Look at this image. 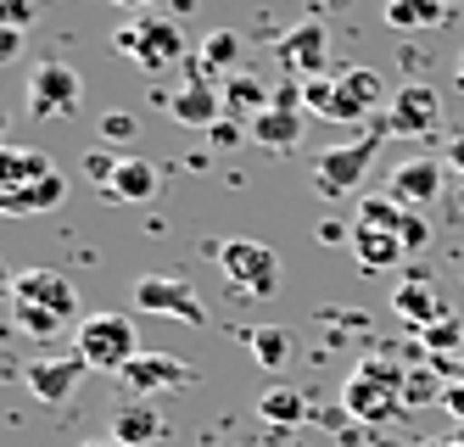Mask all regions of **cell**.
<instances>
[{"label": "cell", "mask_w": 464, "mask_h": 447, "mask_svg": "<svg viewBox=\"0 0 464 447\" xmlns=\"http://www.w3.org/2000/svg\"><path fill=\"white\" fill-rule=\"evenodd\" d=\"M62 196H68V180H62V168L45 151H28V146L0 151V208L12 219L51 213V208H62Z\"/></svg>", "instance_id": "obj_1"}, {"label": "cell", "mask_w": 464, "mask_h": 447, "mask_svg": "<svg viewBox=\"0 0 464 447\" xmlns=\"http://www.w3.org/2000/svg\"><path fill=\"white\" fill-rule=\"evenodd\" d=\"M381 90H386L381 73H370V67H347L342 79H308L303 84V107L330 118V123H358V118L375 112Z\"/></svg>", "instance_id": "obj_2"}, {"label": "cell", "mask_w": 464, "mask_h": 447, "mask_svg": "<svg viewBox=\"0 0 464 447\" xmlns=\"http://www.w3.org/2000/svg\"><path fill=\"white\" fill-rule=\"evenodd\" d=\"M73 358H84L90 369L102 374H123L129 364L140 358V335L129 314H90L73 330Z\"/></svg>", "instance_id": "obj_3"}, {"label": "cell", "mask_w": 464, "mask_h": 447, "mask_svg": "<svg viewBox=\"0 0 464 447\" xmlns=\"http://www.w3.org/2000/svg\"><path fill=\"white\" fill-rule=\"evenodd\" d=\"M403 386H409V374H397L392 364H381V358H370L353 381H347V414L353 420H363V425H386L397 408H403Z\"/></svg>", "instance_id": "obj_4"}, {"label": "cell", "mask_w": 464, "mask_h": 447, "mask_svg": "<svg viewBox=\"0 0 464 447\" xmlns=\"http://www.w3.org/2000/svg\"><path fill=\"white\" fill-rule=\"evenodd\" d=\"M135 307L140 314H157V319H174V325H190V330L208 325L202 296H196V286L179 280V274H140L135 280Z\"/></svg>", "instance_id": "obj_5"}, {"label": "cell", "mask_w": 464, "mask_h": 447, "mask_svg": "<svg viewBox=\"0 0 464 447\" xmlns=\"http://www.w3.org/2000/svg\"><path fill=\"white\" fill-rule=\"evenodd\" d=\"M218 268L241 296H275L280 291V258L263 247V240H224Z\"/></svg>", "instance_id": "obj_6"}, {"label": "cell", "mask_w": 464, "mask_h": 447, "mask_svg": "<svg viewBox=\"0 0 464 447\" xmlns=\"http://www.w3.org/2000/svg\"><path fill=\"white\" fill-rule=\"evenodd\" d=\"M118 56H135L146 73H169L174 62H185V34H179V23H169V17H146V23H135V28H123L118 34Z\"/></svg>", "instance_id": "obj_7"}, {"label": "cell", "mask_w": 464, "mask_h": 447, "mask_svg": "<svg viewBox=\"0 0 464 447\" xmlns=\"http://www.w3.org/2000/svg\"><path fill=\"white\" fill-rule=\"evenodd\" d=\"M79 95H84V79L73 73L68 62L45 56V62L28 67V112H34V118H68V112H79Z\"/></svg>", "instance_id": "obj_8"}, {"label": "cell", "mask_w": 464, "mask_h": 447, "mask_svg": "<svg viewBox=\"0 0 464 447\" xmlns=\"http://www.w3.org/2000/svg\"><path fill=\"white\" fill-rule=\"evenodd\" d=\"M381 151V134H363V141H347V146H330L314 157V185L324 196H353L363 185V174H370V162Z\"/></svg>", "instance_id": "obj_9"}, {"label": "cell", "mask_w": 464, "mask_h": 447, "mask_svg": "<svg viewBox=\"0 0 464 447\" xmlns=\"http://www.w3.org/2000/svg\"><path fill=\"white\" fill-rule=\"evenodd\" d=\"M303 112H308L303 107V84H280L275 101H269V112H257L246 134H252L263 151H291L296 141H303V123H308Z\"/></svg>", "instance_id": "obj_10"}, {"label": "cell", "mask_w": 464, "mask_h": 447, "mask_svg": "<svg viewBox=\"0 0 464 447\" xmlns=\"http://www.w3.org/2000/svg\"><path fill=\"white\" fill-rule=\"evenodd\" d=\"M12 302L40 307V314H56L62 325L79 314V291H73L68 274H56V268H28V274H17V280H12Z\"/></svg>", "instance_id": "obj_11"}, {"label": "cell", "mask_w": 464, "mask_h": 447, "mask_svg": "<svg viewBox=\"0 0 464 447\" xmlns=\"http://www.w3.org/2000/svg\"><path fill=\"white\" fill-rule=\"evenodd\" d=\"M324 62H330V40H324V28H319L314 17L280 34V67L291 73V84L324 79Z\"/></svg>", "instance_id": "obj_12"}, {"label": "cell", "mask_w": 464, "mask_h": 447, "mask_svg": "<svg viewBox=\"0 0 464 447\" xmlns=\"http://www.w3.org/2000/svg\"><path fill=\"white\" fill-rule=\"evenodd\" d=\"M118 381L135 392V397H146V403H151L162 386H190V381H196V369H190V364H179L174 353H140L135 364L118 374Z\"/></svg>", "instance_id": "obj_13"}, {"label": "cell", "mask_w": 464, "mask_h": 447, "mask_svg": "<svg viewBox=\"0 0 464 447\" xmlns=\"http://www.w3.org/2000/svg\"><path fill=\"white\" fill-rule=\"evenodd\" d=\"M162 107H169V118L185 123V129H213V123L224 118V90H218L208 73H196L185 90H174L169 101H162Z\"/></svg>", "instance_id": "obj_14"}, {"label": "cell", "mask_w": 464, "mask_h": 447, "mask_svg": "<svg viewBox=\"0 0 464 447\" xmlns=\"http://www.w3.org/2000/svg\"><path fill=\"white\" fill-rule=\"evenodd\" d=\"M84 358H40V364H28V392H34L40 403H51V408H62V403H73V392H79V381H84Z\"/></svg>", "instance_id": "obj_15"}, {"label": "cell", "mask_w": 464, "mask_h": 447, "mask_svg": "<svg viewBox=\"0 0 464 447\" xmlns=\"http://www.w3.org/2000/svg\"><path fill=\"white\" fill-rule=\"evenodd\" d=\"M386 190L397 196V201H409V208H430V201L442 196V162L437 157H409V162H397L392 168V180H386Z\"/></svg>", "instance_id": "obj_16"}, {"label": "cell", "mask_w": 464, "mask_h": 447, "mask_svg": "<svg viewBox=\"0 0 464 447\" xmlns=\"http://www.w3.org/2000/svg\"><path fill=\"white\" fill-rule=\"evenodd\" d=\"M437 123H442V101H437V90L430 84H403L392 95V129L397 134H437Z\"/></svg>", "instance_id": "obj_17"}, {"label": "cell", "mask_w": 464, "mask_h": 447, "mask_svg": "<svg viewBox=\"0 0 464 447\" xmlns=\"http://www.w3.org/2000/svg\"><path fill=\"white\" fill-rule=\"evenodd\" d=\"M353 258H358V268H370V274H381V268H397L403 263V235H392V229H375V224H353Z\"/></svg>", "instance_id": "obj_18"}, {"label": "cell", "mask_w": 464, "mask_h": 447, "mask_svg": "<svg viewBox=\"0 0 464 447\" xmlns=\"http://www.w3.org/2000/svg\"><path fill=\"white\" fill-rule=\"evenodd\" d=\"M162 431H169V425H162V414H157L146 397H135V403H123L118 414H112V431H107V436L123 442V447H151Z\"/></svg>", "instance_id": "obj_19"}, {"label": "cell", "mask_w": 464, "mask_h": 447, "mask_svg": "<svg viewBox=\"0 0 464 447\" xmlns=\"http://www.w3.org/2000/svg\"><path fill=\"white\" fill-rule=\"evenodd\" d=\"M269 101H275V95L263 90L252 73H229V79H224V118H236V123L252 129L257 112H269Z\"/></svg>", "instance_id": "obj_20"}, {"label": "cell", "mask_w": 464, "mask_h": 447, "mask_svg": "<svg viewBox=\"0 0 464 447\" xmlns=\"http://www.w3.org/2000/svg\"><path fill=\"white\" fill-rule=\"evenodd\" d=\"M448 12H453V0H386V28L420 34V28L448 23Z\"/></svg>", "instance_id": "obj_21"}, {"label": "cell", "mask_w": 464, "mask_h": 447, "mask_svg": "<svg viewBox=\"0 0 464 447\" xmlns=\"http://www.w3.org/2000/svg\"><path fill=\"white\" fill-rule=\"evenodd\" d=\"M392 307H397L409 325H437V319H442V302H437V291H430L425 274H409V280L392 291Z\"/></svg>", "instance_id": "obj_22"}, {"label": "cell", "mask_w": 464, "mask_h": 447, "mask_svg": "<svg viewBox=\"0 0 464 447\" xmlns=\"http://www.w3.org/2000/svg\"><path fill=\"white\" fill-rule=\"evenodd\" d=\"M102 196H107V201H151V196H157V168L140 162V157H123L118 174H112V185H107Z\"/></svg>", "instance_id": "obj_23"}, {"label": "cell", "mask_w": 464, "mask_h": 447, "mask_svg": "<svg viewBox=\"0 0 464 447\" xmlns=\"http://www.w3.org/2000/svg\"><path fill=\"white\" fill-rule=\"evenodd\" d=\"M196 67L202 73H236L241 67V34L236 28H213L202 45H196Z\"/></svg>", "instance_id": "obj_24"}, {"label": "cell", "mask_w": 464, "mask_h": 447, "mask_svg": "<svg viewBox=\"0 0 464 447\" xmlns=\"http://www.w3.org/2000/svg\"><path fill=\"white\" fill-rule=\"evenodd\" d=\"M414 213H420V208L397 201L392 190H386V196H358V224H375V229H392V235H403Z\"/></svg>", "instance_id": "obj_25"}, {"label": "cell", "mask_w": 464, "mask_h": 447, "mask_svg": "<svg viewBox=\"0 0 464 447\" xmlns=\"http://www.w3.org/2000/svg\"><path fill=\"white\" fill-rule=\"evenodd\" d=\"M257 414L269 420V425H303L308 420V397L291 392V386H269V392L257 397Z\"/></svg>", "instance_id": "obj_26"}, {"label": "cell", "mask_w": 464, "mask_h": 447, "mask_svg": "<svg viewBox=\"0 0 464 447\" xmlns=\"http://www.w3.org/2000/svg\"><path fill=\"white\" fill-rule=\"evenodd\" d=\"M252 353H257L263 369H280V364L291 358V335H285L280 325H269V330H257V335H252Z\"/></svg>", "instance_id": "obj_27"}, {"label": "cell", "mask_w": 464, "mask_h": 447, "mask_svg": "<svg viewBox=\"0 0 464 447\" xmlns=\"http://www.w3.org/2000/svg\"><path fill=\"white\" fill-rule=\"evenodd\" d=\"M135 134H140L135 112H102V141H107V146H129Z\"/></svg>", "instance_id": "obj_28"}, {"label": "cell", "mask_w": 464, "mask_h": 447, "mask_svg": "<svg viewBox=\"0 0 464 447\" xmlns=\"http://www.w3.org/2000/svg\"><path fill=\"white\" fill-rule=\"evenodd\" d=\"M112 174H118V157H112V151H84V180H90L95 190H107Z\"/></svg>", "instance_id": "obj_29"}, {"label": "cell", "mask_w": 464, "mask_h": 447, "mask_svg": "<svg viewBox=\"0 0 464 447\" xmlns=\"http://www.w3.org/2000/svg\"><path fill=\"white\" fill-rule=\"evenodd\" d=\"M430 397H442V386L430 381L425 369H420V374H409V386H403V403H409V408H425Z\"/></svg>", "instance_id": "obj_30"}, {"label": "cell", "mask_w": 464, "mask_h": 447, "mask_svg": "<svg viewBox=\"0 0 464 447\" xmlns=\"http://www.w3.org/2000/svg\"><path fill=\"white\" fill-rule=\"evenodd\" d=\"M17 325H23V330H34V335H56V330H62L56 314H40V307H23V302H17Z\"/></svg>", "instance_id": "obj_31"}, {"label": "cell", "mask_w": 464, "mask_h": 447, "mask_svg": "<svg viewBox=\"0 0 464 447\" xmlns=\"http://www.w3.org/2000/svg\"><path fill=\"white\" fill-rule=\"evenodd\" d=\"M241 129H246V123H236V118H218V123L208 129V141H213V146H236V141H246Z\"/></svg>", "instance_id": "obj_32"}, {"label": "cell", "mask_w": 464, "mask_h": 447, "mask_svg": "<svg viewBox=\"0 0 464 447\" xmlns=\"http://www.w3.org/2000/svg\"><path fill=\"white\" fill-rule=\"evenodd\" d=\"M0 12H6V28H28L34 23V0H6Z\"/></svg>", "instance_id": "obj_33"}, {"label": "cell", "mask_w": 464, "mask_h": 447, "mask_svg": "<svg viewBox=\"0 0 464 447\" xmlns=\"http://www.w3.org/2000/svg\"><path fill=\"white\" fill-rule=\"evenodd\" d=\"M425 240H430L425 213H414V219H409V229H403V247H409V252H425Z\"/></svg>", "instance_id": "obj_34"}, {"label": "cell", "mask_w": 464, "mask_h": 447, "mask_svg": "<svg viewBox=\"0 0 464 447\" xmlns=\"http://www.w3.org/2000/svg\"><path fill=\"white\" fill-rule=\"evenodd\" d=\"M319 240H330V247H342V240H353V224H342V219H324V224H319Z\"/></svg>", "instance_id": "obj_35"}, {"label": "cell", "mask_w": 464, "mask_h": 447, "mask_svg": "<svg viewBox=\"0 0 464 447\" xmlns=\"http://www.w3.org/2000/svg\"><path fill=\"white\" fill-rule=\"evenodd\" d=\"M17 45H23V28H0V62L17 56Z\"/></svg>", "instance_id": "obj_36"}, {"label": "cell", "mask_w": 464, "mask_h": 447, "mask_svg": "<svg viewBox=\"0 0 464 447\" xmlns=\"http://www.w3.org/2000/svg\"><path fill=\"white\" fill-rule=\"evenodd\" d=\"M448 162H453V168H464V134H459V141H448Z\"/></svg>", "instance_id": "obj_37"}, {"label": "cell", "mask_w": 464, "mask_h": 447, "mask_svg": "<svg viewBox=\"0 0 464 447\" xmlns=\"http://www.w3.org/2000/svg\"><path fill=\"white\" fill-rule=\"evenodd\" d=\"M79 447H123V442H112V436H95V442H79Z\"/></svg>", "instance_id": "obj_38"}, {"label": "cell", "mask_w": 464, "mask_h": 447, "mask_svg": "<svg viewBox=\"0 0 464 447\" xmlns=\"http://www.w3.org/2000/svg\"><path fill=\"white\" fill-rule=\"evenodd\" d=\"M118 6H151V0H118Z\"/></svg>", "instance_id": "obj_39"}, {"label": "cell", "mask_w": 464, "mask_h": 447, "mask_svg": "<svg viewBox=\"0 0 464 447\" xmlns=\"http://www.w3.org/2000/svg\"><path fill=\"white\" fill-rule=\"evenodd\" d=\"M459 84H464V56H459Z\"/></svg>", "instance_id": "obj_40"}]
</instances>
